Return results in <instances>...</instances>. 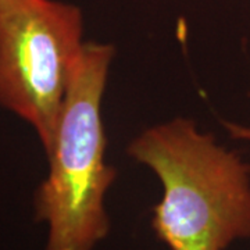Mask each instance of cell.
<instances>
[{
  "label": "cell",
  "mask_w": 250,
  "mask_h": 250,
  "mask_svg": "<svg viewBox=\"0 0 250 250\" xmlns=\"http://www.w3.org/2000/svg\"><path fill=\"white\" fill-rule=\"evenodd\" d=\"M128 153L160 179L152 227L168 250H227L249 239L250 167L195 121L150 126Z\"/></svg>",
  "instance_id": "1"
},
{
  "label": "cell",
  "mask_w": 250,
  "mask_h": 250,
  "mask_svg": "<svg viewBox=\"0 0 250 250\" xmlns=\"http://www.w3.org/2000/svg\"><path fill=\"white\" fill-rule=\"evenodd\" d=\"M114 47L85 43L62 104L49 174L34 196L36 221L47 225L45 250H93L107 236L106 193L116 181L106 163L102 100Z\"/></svg>",
  "instance_id": "2"
},
{
  "label": "cell",
  "mask_w": 250,
  "mask_h": 250,
  "mask_svg": "<svg viewBox=\"0 0 250 250\" xmlns=\"http://www.w3.org/2000/svg\"><path fill=\"white\" fill-rule=\"evenodd\" d=\"M80 7L60 0H0V107L25 121L50 152L83 52Z\"/></svg>",
  "instance_id": "3"
},
{
  "label": "cell",
  "mask_w": 250,
  "mask_h": 250,
  "mask_svg": "<svg viewBox=\"0 0 250 250\" xmlns=\"http://www.w3.org/2000/svg\"><path fill=\"white\" fill-rule=\"evenodd\" d=\"M227 131L232 136L233 139H239V141H248L250 142V126L241 124H232V123H227L225 124Z\"/></svg>",
  "instance_id": "4"
}]
</instances>
